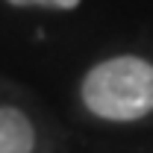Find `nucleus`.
<instances>
[{
    "label": "nucleus",
    "instance_id": "obj_3",
    "mask_svg": "<svg viewBox=\"0 0 153 153\" xmlns=\"http://www.w3.org/2000/svg\"><path fill=\"white\" fill-rule=\"evenodd\" d=\"M12 6H50V9H74L79 0H9Z\"/></svg>",
    "mask_w": 153,
    "mask_h": 153
},
{
    "label": "nucleus",
    "instance_id": "obj_1",
    "mask_svg": "<svg viewBox=\"0 0 153 153\" xmlns=\"http://www.w3.org/2000/svg\"><path fill=\"white\" fill-rule=\"evenodd\" d=\"M82 103L106 121H138L153 112V65L138 56H115L82 79Z\"/></svg>",
    "mask_w": 153,
    "mask_h": 153
},
{
    "label": "nucleus",
    "instance_id": "obj_2",
    "mask_svg": "<svg viewBox=\"0 0 153 153\" xmlns=\"http://www.w3.org/2000/svg\"><path fill=\"white\" fill-rule=\"evenodd\" d=\"M36 133L30 118L12 106H0V153H33Z\"/></svg>",
    "mask_w": 153,
    "mask_h": 153
}]
</instances>
